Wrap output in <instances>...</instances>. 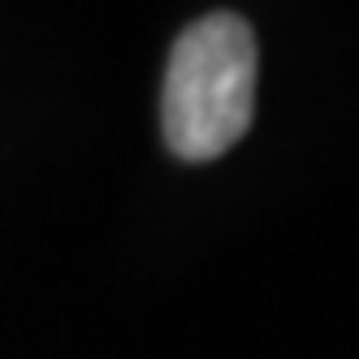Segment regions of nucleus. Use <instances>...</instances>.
Segmentation results:
<instances>
[{"label": "nucleus", "mask_w": 359, "mask_h": 359, "mask_svg": "<svg viewBox=\"0 0 359 359\" xmlns=\"http://www.w3.org/2000/svg\"><path fill=\"white\" fill-rule=\"evenodd\" d=\"M255 117V35L217 9L173 39L161 87V130L177 161H217Z\"/></svg>", "instance_id": "nucleus-1"}]
</instances>
